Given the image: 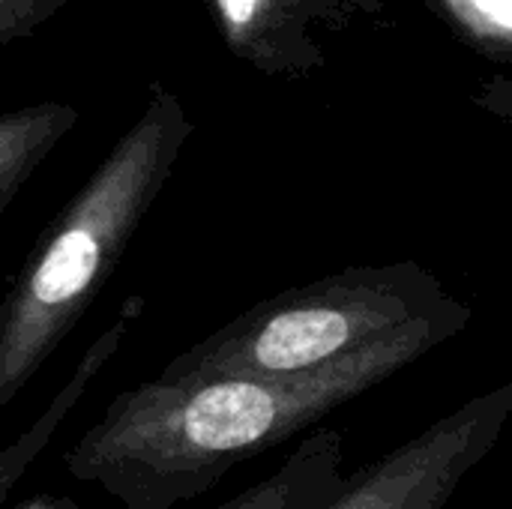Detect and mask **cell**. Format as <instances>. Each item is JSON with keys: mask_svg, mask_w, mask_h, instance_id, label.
Segmentation results:
<instances>
[{"mask_svg": "<svg viewBox=\"0 0 512 509\" xmlns=\"http://www.w3.org/2000/svg\"><path fill=\"white\" fill-rule=\"evenodd\" d=\"M468 324L471 315L414 321L297 375H156L117 393L63 453V468L72 480L105 489L123 509H174L384 384Z\"/></svg>", "mask_w": 512, "mask_h": 509, "instance_id": "cell-1", "label": "cell"}, {"mask_svg": "<svg viewBox=\"0 0 512 509\" xmlns=\"http://www.w3.org/2000/svg\"><path fill=\"white\" fill-rule=\"evenodd\" d=\"M192 135L180 96L153 84L141 114L33 243L0 300V417L105 288Z\"/></svg>", "mask_w": 512, "mask_h": 509, "instance_id": "cell-2", "label": "cell"}, {"mask_svg": "<svg viewBox=\"0 0 512 509\" xmlns=\"http://www.w3.org/2000/svg\"><path fill=\"white\" fill-rule=\"evenodd\" d=\"M444 315H471V306L423 264H360L255 303L159 375H297Z\"/></svg>", "mask_w": 512, "mask_h": 509, "instance_id": "cell-3", "label": "cell"}, {"mask_svg": "<svg viewBox=\"0 0 512 509\" xmlns=\"http://www.w3.org/2000/svg\"><path fill=\"white\" fill-rule=\"evenodd\" d=\"M512 414V384L480 393L381 459L345 474L321 509H444L489 459Z\"/></svg>", "mask_w": 512, "mask_h": 509, "instance_id": "cell-4", "label": "cell"}, {"mask_svg": "<svg viewBox=\"0 0 512 509\" xmlns=\"http://www.w3.org/2000/svg\"><path fill=\"white\" fill-rule=\"evenodd\" d=\"M225 48L255 72L312 78L345 33L375 21L396 0H204Z\"/></svg>", "mask_w": 512, "mask_h": 509, "instance_id": "cell-5", "label": "cell"}, {"mask_svg": "<svg viewBox=\"0 0 512 509\" xmlns=\"http://www.w3.org/2000/svg\"><path fill=\"white\" fill-rule=\"evenodd\" d=\"M141 312H144V297L123 300L120 309H117V318L87 345L84 357L78 360V366L72 369L66 384L54 393V399L45 405V411L36 417V423L30 429H24L9 447L0 450V509L6 507L9 495L15 492V486L21 483L27 468L45 453L48 441L57 435V429L66 423V417L84 399V393L99 378V372H105V366L117 357V351L129 339V333H132L135 321L141 318Z\"/></svg>", "mask_w": 512, "mask_h": 509, "instance_id": "cell-6", "label": "cell"}, {"mask_svg": "<svg viewBox=\"0 0 512 509\" xmlns=\"http://www.w3.org/2000/svg\"><path fill=\"white\" fill-rule=\"evenodd\" d=\"M345 435L321 429L264 480L213 509H321L345 483Z\"/></svg>", "mask_w": 512, "mask_h": 509, "instance_id": "cell-7", "label": "cell"}, {"mask_svg": "<svg viewBox=\"0 0 512 509\" xmlns=\"http://www.w3.org/2000/svg\"><path fill=\"white\" fill-rule=\"evenodd\" d=\"M78 108L60 99H42L0 114V222L24 183L75 129Z\"/></svg>", "mask_w": 512, "mask_h": 509, "instance_id": "cell-8", "label": "cell"}, {"mask_svg": "<svg viewBox=\"0 0 512 509\" xmlns=\"http://www.w3.org/2000/svg\"><path fill=\"white\" fill-rule=\"evenodd\" d=\"M453 30L483 57L512 63V0H432Z\"/></svg>", "mask_w": 512, "mask_h": 509, "instance_id": "cell-9", "label": "cell"}, {"mask_svg": "<svg viewBox=\"0 0 512 509\" xmlns=\"http://www.w3.org/2000/svg\"><path fill=\"white\" fill-rule=\"evenodd\" d=\"M66 0H0V51L39 33Z\"/></svg>", "mask_w": 512, "mask_h": 509, "instance_id": "cell-10", "label": "cell"}, {"mask_svg": "<svg viewBox=\"0 0 512 509\" xmlns=\"http://www.w3.org/2000/svg\"><path fill=\"white\" fill-rule=\"evenodd\" d=\"M12 509H87L81 507L75 498H69V495H48V492H42V495H33V498H27V501H21V504H15Z\"/></svg>", "mask_w": 512, "mask_h": 509, "instance_id": "cell-11", "label": "cell"}]
</instances>
